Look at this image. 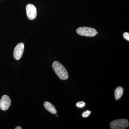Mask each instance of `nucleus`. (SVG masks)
Instances as JSON below:
<instances>
[{
  "instance_id": "nucleus-1",
  "label": "nucleus",
  "mask_w": 129,
  "mask_h": 129,
  "mask_svg": "<svg viewBox=\"0 0 129 129\" xmlns=\"http://www.w3.org/2000/svg\"><path fill=\"white\" fill-rule=\"evenodd\" d=\"M52 68L55 73L59 78L62 80H66L68 79L69 74L64 66L57 61L53 62Z\"/></svg>"
},
{
  "instance_id": "nucleus-2",
  "label": "nucleus",
  "mask_w": 129,
  "mask_h": 129,
  "mask_svg": "<svg viewBox=\"0 0 129 129\" xmlns=\"http://www.w3.org/2000/svg\"><path fill=\"white\" fill-rule=\"evenodd\" d=\"M78 34L86 37H93L97 34V30L93 28L86 27H80L76 29Z\"/></svg>"
},
{
  "instance_id": "nucleus-3",
  "label": "nucleus",
  "mask_w": 129,
  "mask_h": 129,
  "mask_svg": "<svg viewBox=\"0 0 129 129\" xmlns=\"http://www.w3.org/2000/svg\"><path fill=\"white\" fill-rule=\"evenodd\" d=\"M129 124L128 120L122 119L112 121L110 124V127L112 129H125L128 127Z\"/></svg>"
},
{
  "instance_id": "nucleus-4",
  "label": "nucleus",
  "mask_w": 129,
  "mask_h": 129,
  "mask_svg": "<svg viewBox=\"0 0 129 129\" xmlns=\"http://www.w3.org/2000/svg\"><path fill=\"white\" fill-rule=\"evenodd\" d=\"M26 13L28 18L30 20H33L37 16V9L32 4H28L26 7Z\"/></svg>"
},
{
  "instance_id": "nucleus-5",
  "label": "nucleus",
  "mask_w": 129,
  "mask_h": 129,
  "mask_svg": "<svg viewBox=\"0 0 129 129\" xmlns=\"http://www.w3.org/2000/svg\"><path fill=\"white\" fill-rule=\"evenodd\" d=\"M11 105V100L7 95L3 96L0 100V109L3 111H7Z\"/></svg>"
},
{
  "instance_id": "nucleus-6",
  "label": "nucleus",
  "mask_w": 129,
  "mask_h": 129,
  "mask_svg": "<svg viewBox=\"0 0 129 129\" xmlns=\"http://www.w3.org/2000/svg\"><path fill=\"white\" fill-rule=\"evenodd\" d=\"M24 49V44L23 43L18 44L15 47L13 52L14 58L16 60H19L22 57Z\"/></svg>"
},
{
  "instance_id": "nucleus-7",
  "label": "nucleus",
  "mask_w": 129,
  "mask_h": 129,
  "mask_svg": "<svg viewBox=\"0 0 129 129\" xmlns=\"http://www.w3.org/2000/svg\"><path fill=\"white\" fill-rule=\"evenodd\" d=\"M44 106L45 108L50 113L53 114H56L57 113V111L55 108L50 103L48 102H45Z\"/></svg>"
},
{
  "instance_id": "nucleus-8",
  "label": "nucleus",
  "mask_w": 129,
  "mask_h": 129,
  "mask_svg": "<svg viewBox=\"0 0 129 129\" xmlns=\"http://www.w3.org/2000/svg\"><path fill=\"white\" fill-rule=\"evenodd\" d=\"M123 93V88L121 86H118L116 88L114 91V95L116 100H118L122 97Z\"/></svg>"
},
{
  "instance_id": "nucleus-9",
  "label": "nucleus",
  "mask_w": 129,
  "mask_h": 129,
  "mask_svg": "<svg viewBox=\"0 0 129 129\" xmlns=\"http://www.w3.org/2000/svg\"><path fill=\"white\" fill-rule=\"evenodd\" d=\"M76 106L77 107L82 108L84 107L85 106V103L83 101H80L76 103Z\"/></svg>"
},
{
  "instance_id": "nucleus-10",
  "label": "nucleus",
  "mask_w": 129,
  "mask_h": 129,
  "mask_svg": "<svg viewBox=\"0 0 129 129\" xmlns=\"http://www.w3.org/2000/svg\"><path fill=\"white\" fill-rule=\"evenodd\" d=\"M91 113V111H89V110H87L85 112H83L82 113V117L84 118L88 117L89 116Z\"/></svg>"
},
{
  "instance_id": "nucleus-11",
  "label": "nucleus",
  "mask_w": 129,
  "mask_h": 129,
  "mask_svg": "<svg viewBox=\"0 0 129 129\" xmlns=\"http://www.w3.org/2000/svg\"><path fill=\"white\" fill-rule=\"evenodd\" d=\"M123 37L124 38L128 41H129V33L128 32H125L123 34Z\"/></svg>"
},
{
  "instance_id": "nucleus-12",
  "label": "nucleus",
  "mask_w": 129,
  "mask_h": 129,
  "mask_svg": "<svg viewBox=\"0 0 129 129\" xmlns=\"http://www.w3.org/2000/svg\"><path fill=\"white\" fill-rule=\"evenodd\" d=\"M15 129H22V128H21L20 126H18V127H16L15 128Z\"/></svg>"
},
{
  "instance_id": "nucleus-13",
  "label": "nucleus",
  "mask_w": 129,
  "mask_h": 129,
  "mask_svg": "<svg viewBox=\"0 0 129 129\" xmlns=\"http://www.w3.org/2000/svg\"><path fill=\"white\" fill-rule=\"evenodd\" d=\"M56 117H58V115H56Z\"/></svg>"
}]
</instances>
